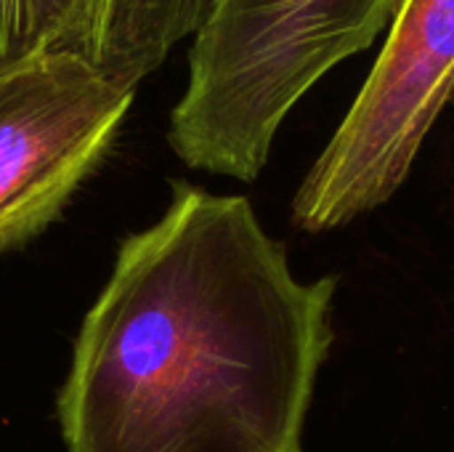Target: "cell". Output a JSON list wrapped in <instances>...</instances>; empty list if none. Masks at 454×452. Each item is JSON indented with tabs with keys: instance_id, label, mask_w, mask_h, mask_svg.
Returning a JSON list of instances; mask_svg holds the SVG:
<instances>
[{
	"instance_id": "3957f363",
	"label": "cell",
	"mask_w": 454,
	"mask_h": 452,
	"mask_svg": "<svg viewBox=\"0 0 454 452\" xmlns=\"http://www.w3.org/2000/svg\"><path fill=\"white\" fill-rule=\"evenodd\" d=\"M454 104V0H399L340 125L293 197V224L322 234L386 205Z\"/></svg>"
},
{
	"instance_id": "5b68a950",
	"label": "cell",
	"mask_w": 454,
	"mask_h": 452,
	"mask_svg": "<svg viewBox=\"0 0 454 452\" xmlns=\"http://www.w3.org/2000/svg\"><path fill=\"white\" fill-rule=\"evenodd\" d=\"M210 0H21L24 53H61L120 91L154 75L194 37Z\"/></svg>"
},
{
	"instance_id": "8992f818",
	"label": "cell",
	"mask_w": 454,
	"mask_h": 452,
	"mask_svg": "<svg viewBox=\"0 0 454 452\" xmlns=\"http://www.w3.org/2000/svg\"><path fill=\"white\" fill-rule=\"evenodd\" d=\"M21 56H27L21 0H0V69L19 61Z\"/></svg>"
},
{
	"instance_id": "6da1fadb",
	"label": "cell",
	"mask_w": 454,
	"mask_h": 452,
	"mask_svg": "<svg viewBox=\"0 0 454 452\" xmlns=\"http://www.w3.org/2000/svg\"><path fill=\"white\" fill-rule=\"evenodd\" d=\"M333 298L335 277L298 280L247 197L176 181L82 317L67 452H303Z\"/></svg>"
},
{
	"instance_id": "277c9868",
	"label": "cell",
	"mask_w": 454,
	"mask_h": 452,
	"mask_svg": "<svg viewBox=\"0 0 454 452\" xmlns=\"http://www.w3.org/2000/svg\"><path fill=\"white\" fill-rule=\"evenodd\" d=\"M133 96L61 53L0 69V250L61 213L112 149Z\"/></svg>"
},
{
	"instance_id": "7a4b0ae2",
	"label": "cell",
	"mask_w": 454,
	"mask_h": 452,
	"mask_svg": "<svg viewBox=\"0 0 454 452\" xmlns=\"http://www.w3.org/2000/svg\"><path fill=\"white\" fill-rule=\"evenodd\" d=\"M399 0H210L168 141L197 170L255 181L290 112L386 32Z\"/></svg>"
}]
</instances>
